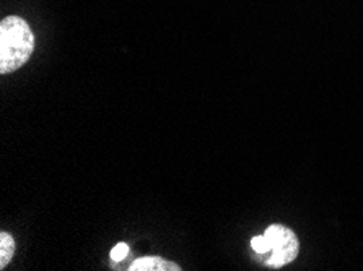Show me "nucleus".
<instances>
[{
    "instance_id": "2",
    "label": "nucleus",
    "mask_w": 363,
    "mask_h": 271,
    "mask_svg": "<svg viewBox=\"0 0 363 271\" xmlns=\"http://www.w3.org/2000/svg\"><path fill=\"white\" fill-rule=\"evenodd\" d=\"M264 237L267 239L269 252L259 258L262 265L269 268H280L294 262L298 257L300 242L298 237L287 226L272 224L264 232Z\"/></svg>"
},
{
    "instance_id": "4",
    "label": "nucleus",
    "mask_w": 363,
    "mask_h": 271,
    "mask_svg": "<svg viewBox=\"0 0 363 271\" xmlns=\"http://www.w3.org/2000/svg\"><path fill=\"white\" fill-rule=\"evenodd\" d=\"M15 253V241L9 232L0 234V270H4L13 258Z\"/></svg>"
},
{
    "instance_id": "3",
    "label": "nucleus",
    "mask_w": 363,
    "mask_h": 271,
    "mask_svg": "<svg viewBox=\"0 0 363 271\" xmlns=\"http://www.w3.org/2000/svg\"><path fill=\"white\" fill-rule=\"evenodd\" d=\"M130 271H181L178 263L160 257H145L135 260L129 267Z\"/></svg>"
},
{
    "instance_id": "1",
    "label": "nucleus",
    "mask_w": 363,
    "mask_h": 271,
    "mask_svg": "<svg viewBox=\"0 0 363 271\" xmlns=\"http://www.w3.org/2000/svg\"><path fill=\"white\" fill-rule=\"evenodd\" d=\"M35 51V35L21 16L0 23V74H12L28 62Z\"/></svg>"
},
{
    "instance_id": "5",
    "label": "nucleus",
    "mask_w": 363,
    "mask_h": 271,
    "mask_svg": "<svg viewBox=\"0 0 363 271\" xmlns=\"http://www.w3.org/2000/svg\"><path fill=\"white\" fill-rule=\"evenodd\" d=\"M129 253V246L124 244V242H121L116 247L111 250V260L113 262H123V260L128 257Z\"/></svg>"
}]
</instances>
